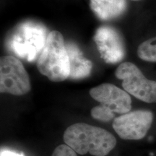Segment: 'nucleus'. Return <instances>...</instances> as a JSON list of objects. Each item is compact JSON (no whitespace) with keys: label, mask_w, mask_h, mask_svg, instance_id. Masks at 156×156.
Masks as SVG:
<instances>
[{"label":"nucleus","mask_w":156,"mask_h":156,"mask_svg":"<svg viewBox=\"0 0 156 156\" xmlns=\"http://www.w3.org/2000/svg\"><path fill=\"white\" fill-rule=\"evenodd\" d=\"M31 89L28 74L18 58L5 56L0 61V92L23 95Z\"/></svg>","instance_id":"39448f33"},{"label":"nucleus","mask_w":156,"mask_h":156,"mask_svg":"<svg viewBox=\"0 0 156 156\" xmlns=\"http://www.w3.org/2000/svg\"><path fill=\"white\" fill-rule=\"evenodd\" d=\"M90 95L114 114H126L132 108V99L129 93L113 84L103 83L93 87Z\"/></svg>","instance_id":"6e6552de"},{"label":"nucleus","mask_w":156,"mask_h":156,"mask_svg":"<svg viewBox=\"0 0 156 156\" xmlns=\"http://www.w3.org/2000/svg\"><path fill=\"white\" fill-rule=\"evenodd\" d=\"M137 55L144 61L156 62V36L140 45L137 48Z\"/></svg>","instance_id":"9b49d317"},{"label":"nucleus","mask_w":156,"mask_h":156,"mask_svg":"<svg viewBox=\"0 0 156 156\" xmlns=\"http://www.w3.org/2000/svg\"><path fill=\"white\" fill-rule=\"evenodd\" d=\"M90 114L93 119L104 122H110L111 120L115 118L114 113L111 112L110 110L102 106L101 105L93 107L91 109Z\"/></svg>","instance_id":"f8f14e48"},{"label":"nucleus","mask_w":156,"mask_h":156,"mask_svg":"<svg viewBox=\"0 0 156 156\" xmlns=\"http://www.w3.org/2000/svg\"><path fill=\"white\" fill-rule=\"evenodd\" d=\"M126 92L145 103H156V81L145 77L135 64L124 62L115 71Z\"/></svg>","instance_id":"20e7f679"},{"label":"nucleus","mask_w":156,"mask_h":156,"mask_svg":"<svg viewBox=\"0 0 156 156\" xmlns=\"http://www.w3.org/2000/svg\"><path fill=\"white\" fill-rule=\"evenodd\" d=\"M37 67L41 75L52 82H62L69 77V55L61 33L53 30L48 34Z\"/></svg>","instance_id":"f03ea898"},{"label":"nucleus","mask_w":156,"mask_h":156,"mask_svg":"<svg viewBox=\"0 0 156 156\" xmlns=\"http://www.w3.org/2000/svg\"><path fill=\"white\" fill-rule=\"evenodd\" d=\"M1 156H23V155H20L18 153L9 151H3L1 152Z\"/></svg>","instance_id":"4468645a"},{"label":"nucleus","mask_w":156,"mask_h":156,"mask_svg":"<svg viewBox=\"0 0 156 156\" xmlns=\"http://www.w3.org/2000/svg\"><path fill=\"white\" fill-rule=\"evenodd\" d=\"M51 156H77V153L67 145H60L56 147Z\"/></svg>","instance_id":"ddd939ff"},{"label":"nucleus","mask_w":156,"mask_h":156,"mask_svg":"<svg viewBox=\"0 0 156 156\" xmlns=\"http://www.w3.org/2000/svg\"><path fill=\"white\" fill-rule=\"evenodd\" d=\"M44 26L38 23L27 22L21 24L9 39V48L20 57L34 61L41 53L47 38Z\"/></svg>","instance_id":"7ed1b4c3"},{"label":"nucleus","mask_w":156,"mask_h":156,"mask_svg":"<svg viewBox=\"0 0 156 156\" xmlns=\"http://www.w3.org/2000/svg\"><path fill=\"white\" fill-rule=\"evenodd\" d=\"M65 145L76 153L106 156L116 145L113 134L103 128L85 123H77L67 128L63 136Z\"/></svg>","instance_id":"f257e3e1"},{"label":"nucleus","mask_w":156,"mask_h":156,"mask_svg":"<svg viewBox=\"0 0 156 156\" xmlns=\"http://www.w3.org/2000/svg\"><path fill=\"white\" fill-rule=\"evenodd\" d=\"M70 63L69 77L73 80H80L87 77L92 70V62L83 56L79 47L73 42L66 44Z\"/></svg>","instance_id":"1a4fd4ad"},{"label":"nucleus","mask_w":156,"mask_h":156,"mask_svg":"<svg viewBox=\"0 0 156 156\" xmlns=\"http://www.w3.org/2000/svg\"><path fill=\"white\" fill-rule=\"evenodd\" d=\"M131 1H134V2H136V1H140V0H131Z\"/></svg>","instance_id":"2eb2a0df"},{"label":"nucleus","mask_w":156,"mask_h":156,"mask_svg":"<svg viewBox=\"0 0 156 156\" xmlns=\"http://www.w3.org/2000/svg\"><path fill=\"white\" fill-rule=\"evenodd\" d=\"M153 117V114L150 111L129 112L115 118L113 128L123 140H141L151 127Z\"/></svg>","instance_id":"423d86ee"},{"label":"nucleus","mask_w":156,"mask_h":156,"mask_svg":"<svg viewBox=\"0 0 156 156\" xmlns=\"http://www.w3.org/2000/svg\"><path fill=\"white\" fill-rule=\"evenodd\" d=\"M90 7L102 20H110L121 16L127 7L126 0H90Z\"/></svg>","instance_id":"9d476101"},{"label":"nucleus","mask_w":156,"mask_h":156,"mask_svg":"<svg viewBox=\"0 0 156 156\" xmlns=\"http://www.w3.org/2000/svg\"><path fill=\"white\" fill-rule=\"evenodd\" d=\"M94 41L101 58L106 63L116 64L125 56V46L120 33L110 26L97 29Z\"/></svg>","instance_id":"0eeeda50"}]
</instances>
